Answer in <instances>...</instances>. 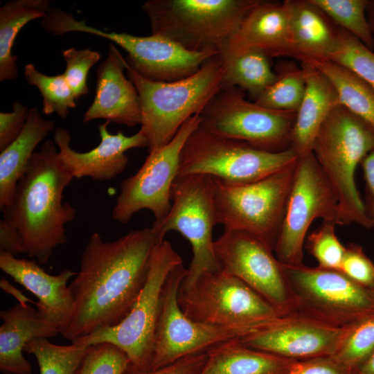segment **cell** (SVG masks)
<instances>
[{
  "instance_id": "obj_45",
  "label": "cell",
  "mask_w": 374,
  "mask_h": 374,
  "mask_svg": "<svg viewBox=\"0 0 374 374\" xmlns=\"http://www.w3.org/2000/svg\"><path fill=\"white\" fill-rule=\"evenodd\" d=\"M0 251L14 256L24 253V246L19 232L4 220H0Z\"/></svg>"
},
{
  "instance_id": "obj_6",
  "label": "cell",
  "mask_w": 374,
  "mask_h": 374,
  "mask_svg": "<svg viewBox=\"0 0 374 374\" xmlns=\"http://www.w3.org/2000/svg\"><path fill=\"white\" fill-rule=\"evenodd\" d=\"M296 161L248 184H228L213 179L217 223L226 229L251 234L274 251L283 222Z\"/></svg>"
},
{
  "instance_id": "obj_9",
  "label": "cell",
  "mask_w": 374,
  "mask_h": 374,
  "mask_svg": "<svg viewBox=\"0 0 374 374\" xmlns=\"http://www.w3.org/2000/svg\"><path fill=\"white\" fill-rule=\"evenodd\" d=\"M298 158L291 148L267 152L216 136L199 125L184 145L177 177L204 175L228 184H244L271 175Z\"/></svg>"
},
{
  "instance_id": "obj_39",
  "label": "cell",
  "mask_w": 374,
  "mask_h": 374,
  "mask_svg": "<svg viewBox=\"0 0 374 374\" xmlns=\"http://www.w3.org/2000/svg\"><path fill=\"white\" fill-rule=\"evenodd\" d=\"M62 53L66 64L63 75L77 100L89 93L88 73L100 60V54L89 48H75L65 49Z\"/></svg>"
},
{
  "instance_id": "obj_47",
  "label": "cell",
  "mask_w": 374,
  "mask_h": 374,
  "mask_svg": "<svg viewBox=\"0 0 374 374\" xmlns=\"http://www.w3.org/2000/svg\"><path fill=\"white\" fill-rule=\"evenodd\" d=\"M1 287L2 289H4L6 292H9L10 294H12L15 295L19 300V303L21 304H27L26 302L29 301L31 302L29 299H28L27 297L24 296L18 290H16L13 288V287L10 285L7 280L4 278H1L0 281Z\"/></svg>"
},
{
  "instance_id": "obj_5",
  "label": "cell",
  "mask_w": 374,
  "mask_h": 374,
  "mask_svg": "<svg viewBox=\"0 0 374 374\" xmlns=\"http://www.w3.org/2000/svg\"><path fill=\"white\" fill-rule=\"evenodd\" d=\"M260 0H149L142 6L152 34L193 51L219 53Z\"/></svg>"
},
{
  "instance_id": "obj_46",
  "label": "cell",
  "mask_w": 374,
  "mask_h": 374,
  "mask_svg": "<svg viewBox=\"0 0 374 374\" xmlns=\"http://www.w3.org/2000/svg\"><path fill=\"white\" fill-rule=\"evenodd\" d=\"M355 374H374V350L358 367Z\"/></svg>"
},
{
  "instance_id": "obj_30",
  "label": "cell",
  "mask_w": 374,
  "mask_h": 374,
  "mask_svg": "<svg viewBox=\"0 0 374 374\" xmlns=\"http://www.w3.org/2000/svg\"><path fill=\"white\" fill-rule=\"evenodd\" d=\"M321 71L333 84L339 103L374 127V87L348 69L327 59L305 62ZM301 62V63H303Z\"/></svg>"
},
{
  "instance_id": "obj_12",
  "label": "cell",
  "mask_w": 374,
  "mask_h": 374,
  "mask_svg": "<svg viewBox=\"0 0 374 374\" xmlns=\"http://www.w3.org/2000/svg\"><path fill=\"white\" fill-rule=\"evenodd\" d=\"M199 127L216 136L278 152L290 148L296 112L250 102L238 87L222 89L199 114Z\"/></svg>"
},
{
  "instance_id": "obj_37",
  "label": "cell",
  "mask_w": 374,
  "mask_h": 374,
  "mask_svg": "<svg viewBox=\"0 0 374 374\" xmlns=\"http://www.w3.org/2000/svg\"><path fill=\"white\" fill-rule=\"evenodd\" d=\"M374 350V313L355 325L344 344L332 357L356 370Z\"/></svg>"
},
{
  "instance_id": "obj_19",
  "label": "cell",
  "mask_w": 374,
  "mask_h": 374,
  "mask_svg": "<svg viewBox=\"0 0 374 374\" xmlns=\"http://www.w3.org/2000/svg\"><path fill=\"white\" fill-rule=\"evenodd\" d=\"M105 121L98 125L100 141L98 146L84 152H78L71 147V136L65 128L59 127L54 132V143L62 162L74 178L84 177L93 180H110L122 173L128 163L125 152L133 148L148 147L146 134L142 128L132 136L122 132L111 134Z\"/></svg>"
},
{
  "instance_id": "obj_20",
  "label": "cell",
  "mask_w": 374,
  "mask_h": 374,
  "mask_svg": "<svg viewBox=\"0 0 374 374\" xmlns=\"http://www.w3.org/2000/svg\"><path fill=\"white\" fill-rule=\"evenodd\" d=\"M127 66L118 49L110 44L107 57L96 72V93L92 104L83 115L84 123L105 119L128 127L141 124L138 91L124 75Z\"/></svg>"
},
{
  "instance_id": "obj_32",
  "label": "cell",
  "mask_w": 374,
  "mask_h": 374,
  "mask_svg": "<svg viewBox=\"0 0 374 374\" xmlns=\"http://www.w3.org/2000/svg\"><path fill=\"white\" fill-rule=\"evenodd\" d=\"M87 348L73 343L57 345L40 338L27 344L24 351L35 357L40 374H73Z\"/></svg>"
},
{
  "instance_id": "obj_27",
  "label": "cell",
  "mask_w": 374,
  "mask_h": 374,
  "mask_svg": "<svg viewBox=\"0 0 374 374\" xmlns=\"http://www.w3.org/2000/svg\"><path fill=\"white\" fill-rule=\"evenodd\" d=\"M198 374H285L288 359L242 344L238 337L225 341L206 353Z\"/></svg>"
},
{
  "instance_id": "obj_13",
  "label": "cell",
  "mask_w": 374,
  "mask_h": 374,
  "mask_svg": "<svg viewBox=\"0 0 374 374\" xmlns=\"http://www.w3.org/2000/svg\"><path fill=\"white\" fill-rule=\"evenodd\" d=\"M50 30L54 35L79 32L109 39L127 53V64L145 78L171 82L195 73L212 56V51H193L160 35L136 36L126 33L106 31L75 19L72 14L57 10L52 16Z\"/></svg>"
},
{
  "instance_id": "obj_4",
  "label": "cell",
  "mask_w": 374,
  "mask_h": 374,
  "mask_svg": "<svg viewBox=\"0 0 374 374\" xmlns=\"http://www.w3.org/2000/svg\"><path fill=\"white\" fill-rule=\"evenodd\" d=\"M373 148L374 127L341 105L316 137L312 153L335 195L341 225L373 227L355 179L357 166Z\"/></svg>"
},
{
  "instance_id": "obj_42",
  "label": "cell",
  "mask_w": 374,
  "mask_h": 374,
  "mask_svg": "<svg viewBox=\"0 0 374 374\" xmlns=\"http://www.w3.org/2000/svg\"><path fill=\"white\" fill-rule=\"evenodd\" d=\"M350 370L331 356L310 359L299 364L292 363L285 374H349Z\"/></svg>"
},
{
  "instance_id": "obj_21",
  "label": "cell",
  "mask_w": 374,
  "mask_h": 374,
  "mask_svg": "<svg viewBox=\"0 0 374 374\" xmlns=\"http://www.w3.org/2000/svg\"><path fill=\"white\" fill-rule=\"evenodd\" d=\"M0 268L38 299L35 303L37 311L57 325L61 335L73 310V299L68 282L77 272L64 269L51 275L35 260L17 258L6 251H0Z\"/></svg>"
},
{
  "instance_id": "obj_28",
  "label": "cell",
  "mask_w": 374,
  "mask_h": 374,
  "mask_svg": "<svg viewBox=\"0 0 374 374\" xmlns=\"http://www.w3.org/2000/svg\"><path fill=\"white\" fill-rule=\"evenodd\" d=\"M223 65L222 88L238 87L248 91L253 99L276 78L270 58L256 48L232 51L224 48L219 53Z\"/></svg>"
},
{
  "instance_id": "obj_8",
  "label": "cell",
  "mask_w": 374,
  "mask_h": 374,
  "mask_svg": "<svg viewBox=\"0 0 374 374\" xmlns=\"http://www.w3.org/2000/svg\"><path fill=\"white\" fill-rule=\"evenodd\" d=\"M281 265L294 299L292 312L338 328H351L374 313V288L340 270Z\"/></svg>"
},
{
  "instance_id": "obj_31",
  "label": "cell",
  "mask_w": 374,
  "mask_h": 374,
  "mask_svg": "<svg viewBox=\"0 0 374 374\" xmlns=\"http://www.w3.org/2000/svg\"><path fill=\"white\" fill-rule=\"evenodd\" d=\"M274 70L275 80L255 97L253 102L271 109L296 112L306 88L305 69L293 61L283 60Z\"/></svg>"
},
{
  "instance_id": "obj_36",
  "label": "cell",
  "mask_w": 374,
  "mask_h": 374,
  "mask_svg": "<svg viewBox=\"0 0 374 374\" xmlns=\"http://www.w3.org/2000/svg\"><path fill=\"white\" fill-rule=\"evenodd\" d=\"M127 354L116 345L100 342L88 346L73 374H135Z\"/></svg>"
},
{
  "instance_id": "obj_34",
  "label": "cell",
  "mask_w": 374,
  "mask_h": 374,
  "mask_svg": "<svg viewBox=\"0 0 374 374\" xmlns=\"http://www.w3.org/2000/svg\"><path fill=\"white\" fill-rule=\"evenodd\" d=\"M24 74L28 83L39 91L46 115L56 113L65 118L69 110L76 107V99L63 74L47 75L37 71L32 63L24 66Z\"/></svg>"
},
{
  "instance_id": "obj_7",
  "label": "cell",
  "mask_w": 374,
  "mask_h": 374,
  "mask_svg": "<svg viewBox=\"0 0 374 374\" xmlns=\"http://www.w3.org/2000/svg\"><path fill=\"white\" fill-rule=\"evenodd\" d=\"M178 301L190 319L226 328L238 337L284 314L238 277L224 270L179 287Z\"/></svg>"
},
{
  "instance_id": "obj_24",
  "label": "cell",
  "mask_w": 374,
  "mask_h": 374,
  "mask_svg": "<svg viewBox=\"0 0 374 374\" xmlns=\"http://www.w3.org/2000/svg\"><path fill=\"white\" fill-rule=\"evenodd\" d=\"M290 12L287 57L301 62L328 59L338 37V26L312 0H285Z\"/></svg>"
},
{
  "instance_id": "obj_10",
  "label": "cell",
  "mask_w": 374,
  "mask_h": 374,
  "mask_svg": "<svg viewBox=\"0 0 374 374\" xmlns=\"http://www.w3.org/2000/svg\"><path fill=\"white\" fill-rule=\"evenodd\" d=\"M181 264V256L169 241L164 240L157 244L146 282L127 317L114 327L71 343L87 346L100 342L112 343L127 354L136 372L150 371L164 286L170 272Z\"/></svg>"
},
{
  "instance_id": "obj_2",
  "label": "cell",
  "mask_w": 374,
  "mask_h": 374,
  "mask_svg": "<svg viewBox=\"0 0 374 374\" xmlns=\"http://www.w3.org/2000/svg\"><path fill=\"white\" fill-rule=\"evenodd\" d=\"M73 178L54 141L46 140L32 155L11 204L2 211L3 220L19 232L24 253L39 265L67 242L65 225L77 212L62 202V195Z\"/></svg>"
},
{
  "instance_id": "obj_3",
  "label": "cell",
  "mask_w": 374,
  "mask_h": 374,
  "mask_svg": "<svg viewBox=\"0 0 374 374\" xmlns=\"http://www.w3.org/2000/svg\"><path fill=\"white\" fill-rule=\"evenodd\" d=\"M127 78L140 98L141 128L148 141V152L163 147L190 117L200 114L222 89L223 65L218 54L208 58L195 73L171 82L143 78L129 64Z\"/></svg>"
},
{
  "instance_id": "obj_48",
  "label": "cell",
  "mask_w": 374,
  "mask_h": 374,
  "mask_svg": "<svg viewBox=\"0 0 374 374\" xmlns=\"http://www.w3.org/2000/svg\"><path fill=\"white\" fill-rule=\"evenodd\" d=\"M366 13L370 27L374 34V0H367Z\"/></svg>"
},
{
  "instance_id": "obj_43",
  "label": "cell",
  "mask_w": 374,
  "mask_h": 374,
  "mask_svg": "<svg viewBox=\"0 0 374 374\" xmlns=\"http://www.w3.org/2000/svg\"><path fill=\"white\" fill-rule=\"evenodd\" d=\"M206 353L189 356L164 367L135 374H198L206 362Z\"/></svg>"
},
{
  "instance_id": "obj_17",
  "label": "cell",
  "mask_w": 374,
  "mask_h": 374,
  "mask_svg": "<svg viewBox=\"0 0 374 374\" xmlns=\"http://www.w3.org/2000/svg\"><path fill=\"white\" fill-rule=\"evenodd\" d=\"M221 269L248 285L284 314L294 309L295 302L274 251L246 232L224 229L215 240Z\"/></svg>"
},
{
  "instance_id": "obj_35",
  "label": "cell",
  "mask_w": 374,
  "mask_h": 374,
  "mask_svg": "<svg viewBox=\"0 0 374 374\" xmlns=\"http://www.w3.org/2000/svg\"><path fill=\"white\" fill-rule=\"evenodd\" d=\"M327 60L348 69L374 87V52L339 26L337 44Z\"/></svg>"
},
{
  "instance_id": "obj_38",
  "label": "cell",
  "mask_w": 374,
  "mask_h": 374,
  "mask_svg": "<svg viewBox=\"0 0 374 374\" xmlns=\"http://www.w3.org/2000/svg\"><path fill=\"white\" fill-rule=\"evenodd\" d=\"M335 225L323 222L321 226L308 237L306 248L317 260L318 266L339 269L346 247L337 237Z\"/></svg>"
},
{
  "instance_id": "obj_44",
  "label": "cell",
  "mask_w": 374,
  "mask_h": 374,
  "mask_svg": "<svg viewBox=\"0 0 374 374\" xmlns=\"http://www.w3.org/2000/svg\"><path fill=\"white\" fill-rule=\"evenodd\" d=\"M366 183L367 215L374 227V148L363 159L360 163Z\"/></svg>"
},
{
  "instance_id": "obj_11",
  "label": "cell",
  "mask_w": 374,
  "mask_h": 374,
  "mask_svg": "<svg viewBox=\"0 0 374 374\" xmlns=\"http://www.w3.org/2000/svg\"><path fill=\"white\" fill-rule=\"evenodd\" d=\"M213 185V178L204 175L177 177L172 186L169 213L151 226L157 244L174 231L191 245L193 257L180 285L181 289L190 286L202 274L221 270L213 239V228L218 224Z\"/></svg>"
},
{
  "instance_id": "obj_41",
  "label": "cell",
  "mask_w": 374,
  "mask_h": 374,
  "mask_svg": "<svg viewBox=\"0 0 374 374\" xmlns=\"http://www.w3.org/2000/svg\"><path fill=\"white\" fill-rule=\"evenodd\" d=\"M29 110L27 106L15 102L10 112L0 113V151L11 144L22 132Z\"/></svg>"
},
{
  "instance_id": "obj_25",
  "label": "cell",
  "mask_w": 374,
  "mask_h": 374,
  "mask_svg": "<svg viewBox=\"0 0 374 374\" xmlns=\"http://www.w3.org/2000/svg\"><path fill=\"white\" fill-rule=\"evenodd\" d=\"M306 73V88L291 136L290 148L299 157L312 152L316 137L332 110L339 105L329 79L308 63H301Z\"/></svg>"
},
{
  "instance_id": "obj_16",
  "label": "cell",
  "mask_w": 374,
  "mask_h": 374,
  "mask_svg": "<svg viewBox=\"0 0 374 374\" xmlns=\"http://www.w3.org/2000/svg\"><path fill=\"white\" fill-rule=\"evenodd\" d=\"M187 274L183 264L169 274L163 292L161 312L154 336L150 370L185 357L207 353L215 346L238 337L232 331L194 321L182 311L178 294Z\"/></svg>"
},
{
  "instance_id": "obj_23",
  "label": "cell",
  "mask_w": 374,
  "mask_h": 374,
  "mask_svg": "<svg viewBox=\"0 0 374 374\" xmlns=\"http://www.w3.org/2000/svg\"><path fill=\"white\" fill-rule=\"evenodd\" d=\"M290 42V12L286 1L260 0L245 17L229 42L232 51L256 48L269 57L287 56Z\"/></svg>"
},
{
  "instance_id": "obj_33",
  "label": "cell",
  "mask_w": 374,
  "mask_h": 374,
  "mask_svg": "<svg viewBox=\"0 0 374 374\" xmlns=\"http://www.w3.org/2000/svg\"><path fill=\"white\" fill-rule=\"evenodd\" d=\"M337 26L348 31L371 50L374 34L367 19V0H312Z\"/></svg>"
},
{
  "instance_id": "obj_22",
  "label": "cell",
  "mask_w": 374,
  "mask_h": 374,
  "mask_svg": "<svg viewBox=\"0 0 374 374\" xmlns=\"http://www.w3.org/2000/svg\"><path fill=\"white\" fill-rule=\"evenodd\" d=\"M0 318V371L4 374H32V367L23 355L30 341L60 334L55 323L44 319L32 306L19 303L1 310Z\"/></svg>"
},
{
  "instance_id": "obj_1",
  "label": "cell",
  "mask_w": 374,
  "mask_h": 374,
  "mask_svg": "<svg viewBox=\"0 0 374 374\" xmlns=\"http://www.w3.org/2000/svg\"><path fill=\"white\" fill-rule=\"evenodd\" d=\"M157 244L151 227L133 230L110 242L93 232L82 253L79 271L69 285L73 310L62 337L72 341L120 323L144 287Z\"/></svg>"
},
{
  "instance_id": "obj_26",
  "label": "cell",
  "mask_w": 374,
  "mask_h": 374,
  "mask_svg": "<svg viewBox=\"0 0 374 374\" xmlns=\"http://www.w3.org/2000/svg\"><path fill=\"white\" fill-rule=\"evenodd\" d=\"M55 123L42 118L37 108L29 110L20 135L0 154V209L9 206L17 184L26 172L35 149L53 130Z\"/></svg>"
},
{
  "instance_id": "obj_15",
  "label": "cell",
  "mask_w": 374,
  "mask_h": 374,
  "mask_svg": "<svg viewBox=\"0 0 374 374\" xmlns=\"http://www.w3.org/2000/svg\"><path fill=\"white\" fill-rule=\"evenodd\" d=\"M200 123L196 114L188 119L172 139L159 149L148 152L144 163L133 175L123 179L112 210L113 220L127 224L141 210L150 211L154 222L169 213L172 186L177 177L184 145Z\"/></svg>"
},
{
  "instance_id": "obj_29",
  "label": "cell",
  "mask_w": 374,
  "mask_h": 374,
  "mask_svg": "<svg viewBox=\"0 0 374 374\" xmlns=\"http://www.w3.org/2000/svg\"><path fill=\"white\" fill-rule=\"evenodd\" d=\"M50 8L48 0H13L0 8V81L18 75L17 55H13L15 39L28 22L44 18Z\"/></svg>"
},
{
  "instance_id": "obj_18",
  "label": "cell",
  "mask_w": 374,
  "mask_h": 374,
  "mask_svg": "<svg viewBox=\"0 0 374 374\" xmlns=\"http://www.w3.org/2000/svg\"><path fill=\"white\" fill-rule=\"evenodd\" d=\"M353 327H335L291 312L238 338L247 347L286 359H312L333 356Z\"/></svg>"
},
{
  "instance_id": "obj_40",
  "label": "cell",
  "mask_w": 374,
  "mask_h": 374,
  "mask_svg": "<svg viewBox=\"0 0 374 374\" xmlns=\"http://www.w3.org/2000/svg\"><path fill=\"white\" fill-rule=\"evenodd\" d=\"M345 247L344 258L339 270L357 283L374 288L373 262L359 246L349 244Z\"/></svg>"
},
{
  "instance_id": "obj_14",
  "label": "cell",
  "mask_w": 374,
  "mask_h": 374,
  "mask_svg": "<svg viewBox=\"0 0 374 374\" xmlns=\"http://www.w3.org/2000/svg\"><path fill=\"white\" fill-rule=\"evenodd\" d=\"M341 225L337 200L313 153L298 158L283 222L274 252L285 265L303 263L304 241L312 222Z\"/></svg>"
}]
</instances>
